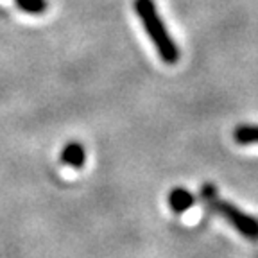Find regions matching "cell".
Masks as SVG:
<instances>
[{"instance_id": "cell-4", "label": "cell", "mask_w": 258, "mask_h": 258, "mask_svg": "<svg viewBox=\"0 0 258 258\" xmlns=\"http://www.w3.org/2000/svg\"><path fill=\"white\" fill-rule=\"evenodd\" d=\"M194 205L192 194L186 192L185 188H174L169 194V206L176 212V214H183L185 210H188Z\"/></svg>"}, {"instance_id": "cell-5", "label": "cell", "mask_w": 258, "mask_h": 258, "mask_svg": "<svg viewBox=\"0 0 258 258\" xmlns=\"http://www.w3.org/2000/svg\"><path fill=\"white\" fill-rule=\"evenodd\" d=\"M233 138L240 145H254L258 144V125H238L235 129Z\"/></svg>"}, {"instance_id": "cell-3", "label": "cell", "mask_w": 258, "mask_h": 258, "mask_svg": "<svg viewBox=\"0 0 258 258\" xmlns=\"http://www.w3.org/2000/svg\"><path fill=\"white\" fill-rule=\"evenodd\" d=\"M61 160H63V163H67V165L79 169V167L85 165V160H86L85 147L81 144H77V142H70V144H67L63 153H61Z\"/></svg>"}, {"instance_id": "cell-1", "label": "cell", "mask_w": 258, "mask_h": 258, "mask_svg": "<svg viewBox=\"0 0 258 258\" xmlns=\"http://www.w3.org/2000/svg\"><path fill=\"white\" fill-rule=\"evenodd\" d=\"M135 9L137 15L140 16L142 24H144L145 31L149 34L151 41L154 43L156 50L160 52L161 59L167 64H174L179 59V48L174 43L170 34L167 32V27L163 20L158 15L156 8H154L153 0H135Z\"/></svg>"}, {"instance_id": "cell-6", "label": "cell", "mask_w": 258, "mask_h": 258, "mask_svg": "<svg viewBox=\"0 0 258 258\" xmlns=\"http://www.w3.org/2000/svg\"><path fill=\"white\" fill-rule=\"evenodd\" d=\"M16 6L25 13L40 15L47 9V0H15Z\"/></svg>"}, {"instance_id": "cell-2", "label": "cell", "mask_w": 258, "mask_h": 258, "mask_svg": "<svg viewBox=\"0 0 258 258\" xmlns=\"http://www.w3.org/2000/svg\"><path fill=\"white\" fill-rule=\"evenodd\" d=\"M201 196H203V199H205L206 205L214 210L217 215H221L228 224L233 226L242 237L249 238V240H258V219L244 214V212H240L237 206H233L231 203L219 198V194L214 185L203 186Z\"/></svg>"}]
</instances>
